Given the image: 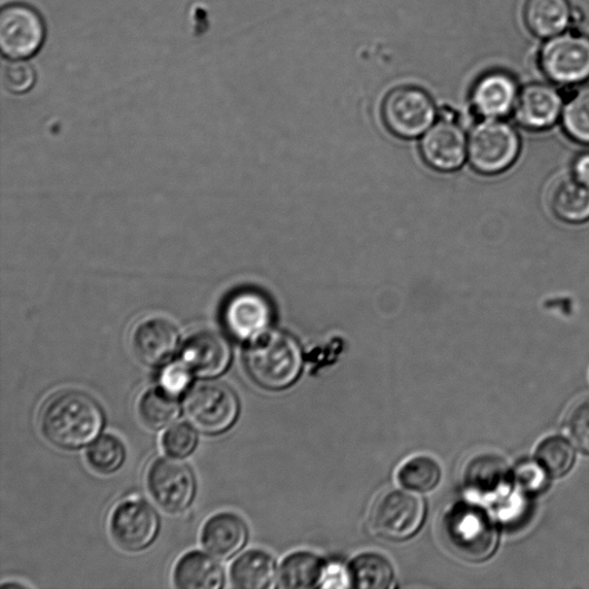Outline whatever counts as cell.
Listing matches in <instances>:
<instances>
[{"label": "cell", "mask_w": 589, "mask_h": 589, "mask_svg": "<svg viewBox=\"0 0 589 589\" xmlns=\"http://www.w3.org/2000/svg\"><path fill=\"white\" fill-rule=\"evenodd\" d=\"M106 424L100 404L80 391H63L51 397L41 414L45 438L63 450L92 443Z\"/></svg>", "instance_id": "6da1fadb"}, {"label": "cell", "mask_w": 589, "mask_h": 589, "mask_svg": "<svg viewBox=\"0 0 589 589\" xmlns=\"http://www.w3.org/2000/svg\"><path fill=\"white\" fill-rule=\"evenodd\" d=\"M245 366L261 389L284 391L295 383L302 372V350L291 334L269 330L248 343Z\"/></svg>", "instance_id": "7a4b0ae2"}, {"label": "cell", "mask_w": 589, "mask_h": 589, "mask_svg": "<svg viewBox=\"0 0 589 589\" xmlns=\"http://www.w3.org/2000/svg\"><path fill=\"white\" fill-rule=\"evenodd\" d=\"M445 538L459 553L471 562L490 559L499 542L494 519L483 508L471 503H459L444 518Z\"/></svg>", "instance_id": "3957f363"}, {"label": "cell", "mask_w": 589, "mask_h": 589, "mask_svg": "<svg viewBox=\"0 0 589 589\" xmlns=\"http://www.w3.org/2000/svg\"><path fill=\"white\" fill-rule=\"evenodd\" d=\"M184 411L187 421L197 431L206 435H220L238 420L240 404L228 385L207 380L189 389Z\"/></svg>", "instance_id": "277c9868"}, {"label": "cell", "mask_w": 589, "mask_h": 589, "mask_svg": "<svg viewBox=\"0 0 589 589\" xmlns=\"http://www.w3.org/2000/svg\"><path fill=\"white\" fill-rule=\"evenodd\" d=\"M426 517L425 501L419 493L392 491L381 497L371 512V528L376 536L403 541L418 533Z\"/></svg>", "instance_id": "5b68a950"}, {"label": "cell", "mask_w": 589, "mask_h": 589, "mask_svg": "<svg viewBox=\"0 0 589 589\" xmlns=\"http://www.w3.org/2000/svg\"><path fill=\"white\" fill-rule=\"evenodd\" d=\"M518 153V135L510 125L499 119L478 124L470 135V163L482 175L493 176L505 170L514 163Z\"/></svg>", "instance_id": "8992f818"}, {"label": "cell", "mask_w": 589, "mask_h": 589, "mask_svg": "<svg viewBox=\"0 0 589 589\" xmlns=\"http://www.w3.org/2000/svg\"><path fill=\"white\" fill-rule=\"evenodd\" d=\"M46 37V23L38 10L27 4L12 3L0 12V50L9 60H28L38 55Z\"/></svg>", "instance_id": "52a82bcc"}, {"label": "cell", "mask_w": 589, "mask_h": 589, "mask_svg": "<svg viewBox=\"0 0 589 589\" xmlns=\"http://www.w3.org/2000/svg\"><path fill=\"white\" fill-rule=\"evenodd\" d=\"M435 115L431 96L418 87L393 89L383 104V118L387 128L402 138L424 135L434 124Z\"/></svg>", "instance_id": "ba28073f"}, {"label": "cell", "mask_w": 589, "mask_h": 589, "mask_svg": "<svg viewBox=\"0 0 589 589\" xmlns=\"http://www.w3.org/2000/svg\"><path fill=\"white\" fill-rule=\"evenodd\" d=\"M147 482L155 502L168 513L188 510L197 492L194 471L176 458L156 460L149 468Z\"/></svg>", "instance_id": "9c48e42d"}, {"label": "cell", "mask_w": 589, "mask_h": 589, "mask_svg": "<svg viewBox=\"0 0 589 589\" xmlns=\"http://www.w3.org/2000/svg\"><path fill=\"white\" fill-rule=\"evenodd\" d=\"M160 519L145 500L130 498L119 503L110 517V531L116 543L126 551L149 548L158 537Z\"/></svg>", "instance_id": "30bf717a"}, {"label": "cell", "mask_w": 589, "mask_h": 589, "mask_svg": "<svg viewBox=\"0 0 589 589\" xmlns=\"http://www.w3.org/2000/svg\"><path fill=\"white\" fill-rule=\"evenodd\" d=\"M540 63L544 75L561 85L589 78V38L577 33L558 35L543 47Z\"/></svg>", "instance_id": "8fae6325"}, {"label": "cell", "mask_w": 589, "mask_h": 589, "mask_svg": "<svg viewBox=\"0 0 589 589\" xmlns=\"http://www.w3.org/2000/svg\"><path fill=\"white\" fill-rule=\"evenodd\" d=\"M273 306L268 298L254 289L234 293L223 312L224 325L234 338L251 343L271 330Z\"/></svg>", "instance_id": "7c38bea8"}, {"label": "cell", "mask_w": 589, "mask_h": 589, "mask_svg": "<svg viewBox=\"0 0 589 589\" xmlns=\"http://www.w3.org/2000/svg\"><path fill=\"white\" fill-rule=\"evenodd\" d=\"M232 357V346L224 335L200 331L187 340L180 361L195 376L215 379L228 370Z\"/></svg>", "instance_id": "4fadbf2b"}, {"label": "cell", "mask_w": 589, "mask_h": 589, "mask_svg": "<svg viewBox=\"0 0 589 589\" xmlns=\"http://www.w3.org/2000/svg\"><path fill=\"white\" fill-rule=\"evenodd\" d=\"M131 345L138 360L148 366L159 367L175 359L180 345V334L175 324L154 317L135 327Z\"/></svg>", "instance_id": "5bb4252c"}, {"label": "cell", "mask_w": 589, "mask_h": 589, "mask_svg": "<svg viewBox=\"0 0 589 589\" xmlns=\"http://www.w3.org/2000/svg\"><path fill=\"white\" fill-rule=\"evenodd\" d=\"M467 151L464 130L455 121L448 119L433 124L421 143V153L426 164L441 171L459 169L465 160Z\"/></svg>", "instance_id": "9a60e30c"}, {"label": "cell", "mask_w": 589, "mask_h": 589, "mask_svg": "<svg viewBox=\"0 0 589 589\" xmlns=\"http://www.w3.org/2000/svg\"><path fill=\"white\" fill-rule=\"evenodd\" d=\"M513 471L500 457L478 455L472 459L464 472L467 489L483 500L499 501L511 494Z\"/></svg>", "instance_id": "2e32d148"}, {"label": "cell", "mask_w": 589, "mask_h": 589, "mask_svg": "<svg viewBox=\"0 0 589 589\" xmlns=\"http://www.w3.org/2000/svg\"><path fill=\"white\" fill-rule=\"evenodd\" d=\"M249 530L239 516L220 512L209 519L202 530V543L213 557L229 560L247 544Z\"/></svg>", "instance_id": "e0dca14e"}, {"label": "cell", "mask_w": 589, "mask_h": 589, "mask_svg": "<svg viewBox=\"0 0 589 589\" xmlns=\"http://www.w3.org/2000/svg\"><path fill=\"white\" fill-rule=\"evenodd\" d=\"M562 111V98L547 85H531L518 96L516 118L529 129H544L557 122Z\"/></svg>", "instance_id": "ac0fdd59"}, {"label": "cell", "mask_w": 589, "mask_h": 589, "mask_svg": "<svg viewBox=\"0 0 589 589\" xmlns=\"http://www.w3.org/2000/svg\"><path fill=\"white\" fill-rule=\"evenodd\" d=\"M518 96L517 85L510 76L493 72L477 82L472 92V101L480 116L487 119H499L516 107Z\"/></svg>", "instance_id": "d6986e66"}, {"label": "cell", "mask_w": 589, "mask_h": 589, "mask_svg": "<svg viewBox=\"0 0 589 589\" xmlns=\"http://www.w3.org/2000/svg\"><path fill=\"white\" fill-rule=\"evenodd\" d=\"M225 581L220 563L198 550L185 553L173 571V582L183 589H220Z\"/></svg>", "instance_id": "ffe728a7"}, {"label": "cell", "mask_w": 589, "mask_h": 589, "mask_svg": "<svg viewBox=\"0 0 589 589\" xmlns=\"http://www.w3.org/2000/svg\"><path fill=\"white\" fill-rule=\"evenodd\" d=\"M548 200L552 214L565 223L580 224L589 220V185L575 176L553 185Z\"/></svg>", "instance_id": "44dd1931"}, {"label": "cell", "mask_w": 589, "mask_h": 589, "mask_svg": "<svg viewBox=\"0 0 589 589\" xmlns=\"http://www.w3.org/2000/svg\"><path fill=\"white\" fill-rule=\"evenodd\" d=\"M568 0H528L526 21L539 38L558 37L572 20Z\"/></svg>", "instance_id": "7402d4cb"}, {"label": "cell", "mask_w": 589, "mask_h": 589, "mask_svg": "<svg viewBox=\"0 0 589 589\" xmlns=\"http://www.w3.org/2000/svg\"><path fill=\"white\" fill-rule=\"evenodd\" d=\"M275 576V561L264 550L242 553L230 567V580L236 588L266 589L273 586Z\"/></svg>", "instance_id": "603a6c76"}, {"label": "cell", "mask_w": 589, "mask_h": 589, "mask_svg": "<svg viewBox=\"0 0 589 589\" xmlns=\"http://www.w3.org/2000/svg\"><path fill=\"white\" fill-rule=\"evenodd\" d=\"M326 563L311 551L291 553L282 563L278 579L281 587L306 589L321 587Z\"/></svg>", "instance_id": "cb8c5ba5"}, {"label": "cell", "mask_w": 589, "mask_h": 589, "mask_svg": "<svg viewBox=\"0 0 589 589\" xmlns=\"http://www.w3.org/2000/svg\"><path fill=\"white\" fill-rule=\"evenodd\" d=\"M349 569L354 588L387 589L393 586L395 579L391 561L376 552L360 553Z\"/></svg>", "instance_id": "d4e9b609"}, {"label": "cell", "mask_w": 589, "mask_h": 589, "mask_svg": "<svg viewBox=\"0 0 589 589\" xmlns=\"http://www.w3.org/2000/svg\"><path fill=\"white\" fill-rule=\"evenodd\" d=\"M138 415L150 430L166 429L179 419L178 397L167 393L160 386L151 389L138 402Z\"/></svg>", "instance_id": "484cf974"}, {"label": "cell", "mask_w": 589, "mask_h": 589, "mask_svg": "<svg viewBox=\"0 0 589 589\" xmlns=\"http://www.w3.org/2000/svg\"><path fill=\"white\" fill-rule=\"evenodd\" d=\"M442 470L439 462L428 455L413 457L397 470L396 480L403 490L429 493L440 483Z\"/></svg>", "instance_id": "4316f807"}, {"label": "cell", "mask_w": 589, "mask_h": 589, "mask_svg": "<svg viewBox=\"0 0 589 589\" xmlns=\"http://www.w3.org/2000/svg\"><path fill=\"white\" fill-rule=\"evenodd\" d=\"M90 468L100 474L110 475L118 472L126 462V446L114 434L97 438L86 454Z\"/></svg>", "instance_id": "83f0119b"}, {"label": "cell", "mask_w": 589, "mask_h": 589, "mask_svg": "<svg viewBox=\"0 0 589 589\" xmlns=\"http://www.w3.org/2000/svg\"><path fill=\"white\" fill-rule=\"evenodd\" d=\"M536 457L548 475L559 478L572 469L576 454L568 440L562 436H549L540 442Z\"/></svg>", "instance_id": "f1b7e54d"}, {"label": "cell", "mask_w": 589, "mask_h": 589, "mask_svg": "<svg viewBox=\"0 0 589 589\" xmlns=\"http://www.w3.org/2000/svg\"><path fill=\"white\" fill-rule=\"evenodd\" d=\"M566 131L575 141L589 145V86L580 88L563 111Z\"/></svg>", "instance_id": "f546056e"}, {"label": "cell", "mask_w": 589, "mask_h": 589, "mask_svg": "<svg viewBox=\"0 0 589 589\" xmlns=\"http://www.w3.org/2000/svg\"><path fill=\"white\" fill-rule=\"evenodd\" d=\"M198 444L196 431L188 424L179 423L169 428L161 438L164 452L176 459H186L194 454Z\"/></svg>", "instance_id": "4dcf8cb0"}, {"label": "cell", "mask_w": 589, "mask_h": 589, "mask_svg": "<svg viewBox=\"0 0 589 589\" xmlns=\"http://www.w3.org/2000/svg\"><path fill=\"white\" fill-rule=\"evenodd\" d=\"M37 84V73L27 59H10L4 67L3 85L14 95H23Z\"/></svg>", "instance_id": "1f68e13d"}, {"label": "cell", "mask_w": 589, "mask_h": 589, "mask_svg": "<svg viewBox=\"0 0 589 589\" xmlns=\"http://www.w3.org/2000/svg\"><path fill=\"white\" fill-rule=\"evenodd\" d=\"M193 372L179 360L169 363L160 375V387L177 397L189 391L194 379Z\"/></svg>", "instance_id": "d6a6232c"}, {"label": "cell", "mask_w": 589, "mask_h": 589, "mask_svg": "<svg viewBox=\"0 0 589 589\" xmlns=\"http://www.w3.org/2000/svg\"><path fill=\"white\" fill-rule=\"evenodd\" d=\"M547 472L536 461H523L513 471V480L519 489L536 493L546 488Z\"/></svg>", "instance_id": "836d02e7"}, {"label": "cell", "mask_w": 589, "mask_h": 589, "mask_svg": "<svg viewBox=\"0 0 589 589\" xmlns=\"http://www.w3.org/2000/svg\"><path fill=\"white\" fill-rule=\"evenodd\" d=\"M568 431L578 448L589 454V400L572 409L568 419Z\"/></svg>", "instance_id": "e575fe53"}, {"label": "cell", "mask_w": 589, "mask_h": 589, "mask_svg": "<svg viewBox=\"0 0 589 589\" xmlns=\"http://www.w3.org/2000/svg\"><path fill=\"white\" fill-rule=\"evenodd\" d=\"M323 588H349L352 587L350 569L340 563L326 565L322 578Z\"/></svg>", "instance_id": "d590c367"}, {"label": "cell", "mask_w": 589, "mask_h": 589, "mask_svg": "<svg viewBox=\"0 0 589 589\" xmlns=\"http://www.w3.org/2000/svg\"><path fill=\"white\" fill-rule=\"evenodd\" d=\"M573 176L589 185V153L581 154L575 161Z\"/></svg>", "instance_id": "8d00e7d4"}]
</instances>
